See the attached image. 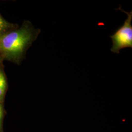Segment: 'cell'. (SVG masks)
<instances>
[{
	"instance_id": "7a4b0ae2",
	"label": "cell",
	"mask_w": 132,
	"mask_h": 132,
	"mask_svg": "<svg viewBox=\"0 0 132 132\" xmlns=\"http://www.w3.org/2000/svg\"><path fill=\"white\" fill-rule=\"evenodd\" d=\"M118 10L127 14V18L122 26L118 28L113 35L110 36L113 41L111 51L118 54L123 48H132V11L126 12L121 9V6L118 8Z\"/></svg>"
},
{
	"instance_id": "277c9868",
	"label": "cell",
	"mask_w": 132,
	"mask_h": 132,
	"mask_svg": "<svg viewBox=\"0 0 132 132\" xmlns=\"http://www.w3.org/2000/svg\"><path fill=\"white\" fill-rule=\"evenodd\" d=\"M18 27V24L11 23L6 21L0 14V35L7 33Z\"/></svg>"
},
{
	"instance_id": "3957f363",
	"label": "cell",
	"mask_w": 132,
	"mask_h": 132,
	"mask_svg": "<svg viewBox=\"0 0 132 132\" xmlns=\"http://www.w3.org/2000/svg\"><path fill=\"white\" fill-rule=\"evenodd\" d=\"M7 86V83L5 71L1 66L0 67V103L3 104L4 101Z\"/></svg>"
},
{
	"instance_id": "6da1fadb",
	"label": "cell",
	"mask_w": 132,
	"mask_h": 132,
	"mask_svg": "<svg viewBox=\"0 0 132 132\" xmlns=\"http://www.w3.org/2000/svg\"><path fill=\"white\" fill-rule=\"evenodd\" d=\"M41 32L28 21L22 26L0 35V58L20 65L24 60L28 48Z\"/></svg>"
},
{
	"instance_id": "8992f818",
	"label": "cell",
	"mask_w": 132,
	"mask_h": 132,
	"mask_svg": "<svg viewBox=\"0 0 132 132\" xmlns=\"http://www.w3.org/2000/svg\"><path fill=\"white\" fill-rule=\"evenodd\" d=\"M3 61V60L1 58H0V67L2 66V62Z\"/></svg>"
},
{
	"instance_id": "5b68a950",
	"label": "cell",
	"mask_w": 132,
	"mask_h": 132,
	"mask_svg": "<svg viewBox=\"0 0 132 132\" xmlns=\"http://www.w3.org/2000/svg\"><path fill=\"white\" fill-rule=\"evenodd\" d=\"M4 117V109L3 104L0 103V131L2 128V122Z\"/></svg>"
}]
</instances>
